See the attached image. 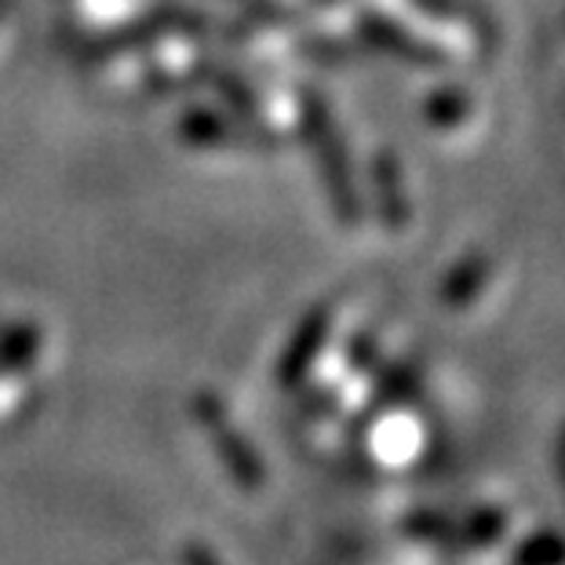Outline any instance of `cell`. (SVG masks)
Segmentation results:
<instances>
[{"label": "cell", "mask_w": 565, "mask_h": 565, "mask_svg": "<svg viewBox=\"0 0 565 565\" xmlns=\"http://www.w3.org/2000/svg\"><path fill=\"white\" fill-rule=\"evenodd\" d=\"M186 565H215V562H212L209 555H204L201 547H190V551H186Z\"/></svg>", "instance_id": "6da1fadb"}]
</instances>
